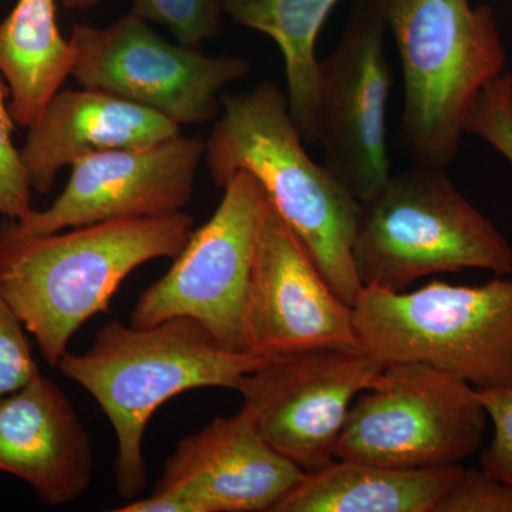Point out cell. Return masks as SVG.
I'll use <instances>...</instances> for the list:
<instances>
[{
  "label": "cell",
  "instance_id": "obj_24",
  "mask_svg": "<svg viewBox=\"0 0 512 512\" xmlns=\"http://www.w3.org/2000/svg\"><path fill=\"white\" fill-rule=\"evenodd\" d=\"M434 512H512V485L483 468H463Z\"/></svg>",
  "mask_w": 512,
  "mask_h": 512
},
{
  "label": "cell",
  "instance_id": "obj_1",
  "mask_svg": "<svg viewBox=\"0 0 512 512\" xmlns=\"http://www.w3.org/2000/svg\"><path fill=\"white\" fill-rule=\"evenodd\" d=\"M194 231L187 212L97 222L55 234L20 231L0 222V288L43 359L57 366L87 320L109 312L131 272L180 254Z\"/></svg>",
  "mask_w": 512,
  "mask_h": 512
},
{
  "label": "cell",
  "instance_id": "obj_6",
  "mask_svg": "<svg viewBox=\"0 0 512 512\" xmlns=\"http://www.w3.org/2000/svg\"><path fill=\"white\" fill-rule=\"evenodd\" d=\"M353 322L360 348L386 362L421 363L480 390L512 384V279L363 288Z\"/></svg>",
  "mask_w": 512,
  "mask_h": 512
},
{
  "label": "cell",
  "instance_id": "obj_8",
  "mask_svg": "<svg viewBox=\"0 0 512 512\" xmlns=\"http://www.w3.org/2000/svg\"><path fill=\"white\" fill-rule=\"evenodd\" d=\"M265 201L255 177L235 174L214 215L192 231L167 274L138 296L130 325L150 328L190 318L227 348L249 353L245 318Z\"/></svg>",
  "mask_w": 512,
  "mask_h": 512
},
{
  "label": "cell",
  "instance_id": "obj_9",
  "mask_svg": "<svg viewBox=\"0 0 512 512\" xmlns=\"http://www.w3.org/2000/svg\"><path fill=\"white\" fill-rule=\"evenodd\" d=\"M69 40L72 76L83 89L130 101L180 127L217 119L224 87L251 70L242 57L174 45L133 12L107 28L77 23Z\"/></svg>",
  "mask_w": 512,
  "mask_h": 512
},
{
  "label": "cell",
  "instance_id": "obj_4",
  "mask_svg": "<svg viewBox=\"0 0 512 512\" xmlns=\"http://www.w3.org/2000/svg\"><path fill=\"white\" fill-rule=\"evenodd\" d=\"M392 30L402 60L404 110L397 147L413 164L456 160L468 113L505 72L494 13L470 0H370Z\"/></svg>",
  "mask_w": 512,
  "mask_h": 512
},
{
  "label": "cell",
  "instance_id": "obj_15",
  "mask_svg": "<svg viewBox=\"0 0 512 512\" xmlns=\"http://www.w3.org/2000/svg\"><path fill=\"white\" fill-rule=\"evenodd\" d=\"M0 473L28 484L46 507L73 503L92 485V439L62 387L42 372L0 396Z\"/></svg>",
  "mask_w": 512,
  "mask_h": 512
},
{
  "label": "cell",
  "instance_id": "obj_13",
  "mask_svg": "<svg viewBox=\"0 0 512 512\" xmlns=\"http://www.w3.org/2000/svg\"><path fill=\"white\" fill-rule=\"evenodd\" d=\"M207 143L200 136L121 148L72 165L69 183L46 210L15 221L25 234L46 235L97 222L158 218L184 211L194 195Z\"/></svg>",
  "mask_w": 512,
  "mask_h": 512
},
{
  "label": "cell",
  "instance_id": "obj_18",
  "mask_svg": "<svg viewBox=\"0 0 512 512\" xmlns=\"http://www.w3.org/2000/svg\"><path fill=\"white\" fill-rule=\"evenodd\" d=\"M73 47L57 25L56 0H18L0 22V74L15 123L29 128L72 76Z\"/></svg>",
  "mask_w": 512,
  "mask_h": 512
},
{
  "label": "cell",
  "instance_id": "obj_20",
  "mask_svg": "<svg viewBox=\"0 0 512 512\" xmlns=\"http://www.w3.org/2000/svg\"><path fill=\"white\" fill-rule=\"evenodd\" d=\"M131 12L170 30L178 43L200 47L222 33L221 0H133Z\"/></svg>",
  "mask_w": 512,
  "mask_h": 512
},
{
  "label": "cell",
  "instance_id": "obj_19",
  "mask_svg": "<svg viewBox=\"0 0 512 512\" xmlns=\"http://www.w3.org/2000/svg\"><path fill=\"white\" fill-rule=\"evenodd\" d=\"M339 0H221L234 22L271 37L284 56L289 110L306 144H319L316 40Z\"/></svg>",
  "mask_w": 512,
  "mask_h": 512
},
{
  "label": "cell",
  "instance_id": "obj_23",
  "mask_svg": "<svg viewBox=\"0 0 512 512\" xmlns=\"http://www.w3.org/2000/svg\"><path fill=\"white\" fill-rule=\"evenodd\" d=\"M26 333L0 288V396L15 392L40 372Z\"/></svg>",
  "mask_w": 512,
  "mask_h": 512
},
{
  "label": "cell",
  "instance_id": "obj_10",
  "mask_svg": "<svg viewBox=\"0 0 512 512\" xmlns=\"http://www.w3.org/2000/svg\"><path fill=\"white\" fill-rule=\"evenodd\" d=\"M384 366L386 360L365 349L291 350L264 357L235 390L259 436L309 474L336 460L350 407Z\"/></svg>",
  "mask_w": 512,
  "mask_h": 512
},
{
  "label": "cell",
  "instance_id": "obj_3",
  "mask_svg": "<svg viewBox=\"0 0 512 512\" xmlns=\"http://www.w3.org/2000/svg\"><path fill=\"white\" fill-rule=\"evenodd\" d=\"M264 357L235 352L197 320L174 318L150 328L107 323L84 353H64L57 369L92 394L117 439L114 478L126 500L147 485L143 440L168 400L202 387L237 389Z\"/></svg>",
  "mask_w": 512,
  "mask_h": 512
},
{
  "label": "cell",
  "instance_id": "obj_21",
  "mask_svg": "<svg viewBox=\"0 0 512 512\" xmlns=\"http://www.w3.org/2000/svg\"><path fill=\"white\" fill-rule=\"evenodd\" d=\"M10 97L8 83L0 74V215L9 220L22 221L35 210L20 153L12 140L15 120L6 99Z\"/></svg>",
  "mask_w": 512,
  "mask_h": 512
},
{
  "label": "cell",
  "instance_id": "obj_2",
  "mask_svg": "<svg viewBox=\"0 0 512 512\" xmlns=\"http://www.w3.org/2000/svg\"><path fill=\"white\" fill-rule=\"evenodd\" d=\"M215 120L204 157L215 185L224 188L241 171L255 177L333 291L355 305L363 289L352 261L360 202L306 153L288 96L268 82L222 94Z\"/></svg>",
  "mask_w": 512,
  "mask_h": 512
},
{
  "label": "cell",
  "instance_id": "obj_7",
  "mask_svg": "<svg viewBox=\"0 0 512 512\" xmlns=\"http://www.w3.org/2000/svg\"><path fill=\"white\" fill-rule=\"evenodd\" d=\"M487 421L471 384L421 363L386 362L350 407L336 458L403 470L456 466L481 446Z\"/></svg>",
  "mask_w": 512,
  "mask_h": 512
},
{
  "label": "cell",
  "instance_id": "obj_22",
  "mask_svg": "<svg viewBox=\"0 0 512 512\" xmlns=\"http://www.w3.org/2000/svg\"><path fill=\"white\" fill-rule=\"evenodd\" d=\"M466 133L483 138L512 165V73L484 87L468 113Z\"/></svg>",
  "mask_w": 512,
  "mask_h": 512
},
{
  "label": "cell",
  "instance_id": "obj_26",
  "mask_svg": "<svg viewBox=\"0 0 512 512\" xmlns=\"http://www.w3.org/2000/svg\"><path fill=\"white\" fill-rule=\"evenodd\" d=\"M64 8L69 10H89L99 5L100 0H62Z\"/></svg>",
  "mask_w": 512,
  "mask_h": 512
},
{
  "label": "cell",
  "instance_id": "obj_25",
  "mask_svg": "<svg viewBox=\"0 0 512 512\" xmlns=\"http://www.w3.org/2000/svg\"><path fill=\"white\" fill-rule=\"evenodd\" d=\"M476 390L494 427L493 440L481 453V468L512 485V384Z\"/></svg>",
  "mask_w": 512,
  "mask_h": 512
},
{
  "label": "cell",
  "instance_id": "obj_16",
  "mask_svg": "<svg viewBox=\"0 0 512 512\" xmlns=\"http://www.w3.org/2000/svg\"><path fill=\"white\" fill-rule=\"evenodd\" d=\"M181 133L161 114L96 90H60L28 128L20 160L32 191L47 195L57 174L83 158L153 146Z\"/></svg>",
  "mask_w": 512,
  "mask_h": 512
},
{
  "label": "cell",
  "instance_id": "obj_12",
  "mask_svg": "<svg viewBox=\"0 0 512 512\" xmlns=\"http://www.w3.org/2000/svg\"><path fill=\"white\" fill-rule=\"evenodd\" d=\"M305 474L259 436L242 406L181 440L153 494L114 511L274 512Z\"/></svg>",
  "mask_w": 512,
  "mask_h": 512
},
{
  "label": "cell",
  "instance_id": "obj_17",
  "mask_svg": "<svg viewBox=\"0 0 512 512\" xmlns=\"http://www.w3.org/2000/svg\"><path fill=\"white\" fill-rule=\"evenodd\" d=\"M463 467L389 468L338 460L313 473L274 512H434Z\"/></svg>",
  "mask_w": 512,
  "mask_h": 512
},
{
  "label": "cell",
  "instance_id": "obj_5",
  "mask_svg": "<svg viewBox=\"0 0 512 512\" xmlns=\"http://www.w3.org/2000/svg\"><path fill=\"white\" fill-rule=\"evenodd\" d=\"M352 261L362 288L403 292L464 269L511 275L512 247L446 168L413 164L360 201Z\"/></svg>",
  "mask_w": 512,
  "mask_h": 512
},
{
  "label": "cell",
  "instance_id": "obj_11",
  "mask_svg": "<svg viewBox=\"0 0 512 512\" xmlns=\"http://www.w3.org/2000/svg\"><path fill=\"white\" fill-rule=\"evenodd\" d=\"M386 30L376 6L363 0L332 55L318 63L323 164L359 202L390 177L386 121L393 73L384 55Z\"/></svg>",
  "mask_w": 512,
  "mask_h": 512
},
{
  "label": "cell",
  "instance_id": "obj_14",
  "mask_svg": "<svg viewBox=\"0 0 512 512\" xmlns=\"http://www.w3.org/2000/svg\"><path fill=\"white\" fill-rule=\"evenodd\" d=\"M248 352L360 348L353 306L333 291L298 235L266 197L249 285Z\"/></svg>",
  "mask_w": 512,
  "mask_h": 512
}]
</instances>
